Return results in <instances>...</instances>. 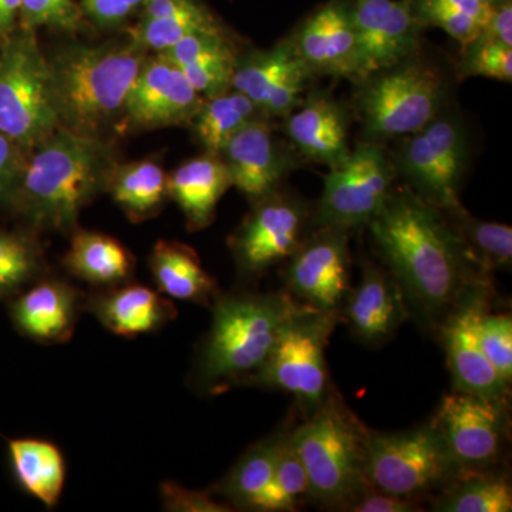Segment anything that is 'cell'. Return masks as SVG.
Segmentation results:
<instances>
[{
	"label": "cell",
	"instance_id": "16",
	"mask_svg": "<svg viewBox=\"0 0 512 512\" xmlns=\"http://www.w3.org/2000/svg\"><path fill=\"white\" fill-rule=\"evenodd\" d=\"M352 19L357 83L419 52L423 26L414 15L412 0H353Z\"/></svg>",
	"mask_w": 512,
	"mask_h": 512
},
{
	"label": "cell",
	"instance_id": "17",
	"mask_svg": "<svg viewBox=\"0 0 512 512\" xmlns=\"http://www.w3.org/2000/svg\"><path fill=\"white\" fill-rule=\"evenodd\" d=\"M204 103L184 73L164 56L147 57L124 104L121 127L154 130L191 124Z\"/></svg>",
	"mask_w": 512,
	"mask_h": 512
},
{
	"label": "cell",
	"instance_id": "27",
	"mask_svg": "<svg viewBox=\"0 0 512 512\" xmlns=\"http://www.w3.org/2000/svg\"><path fill=\"white\" fill-rule=\"evenodd\" d=\"M64 265L76 278L104 288L126 284L134 272L130 251L117 239L94 231L73 232Z\"/></svg>",
	"mask_w": 512,
	"mask_h": 512
},
{
	"label": "cell",
	"instance_id": "40",
	"mask_svg": "<svg viewBox=\"0 0 512 512\" xmlns=\"http://www.w3.org/2000/svg\"><path fill=\"white\" fill-rule=\"evenodd\" d=\"M478 343L491 366L511 386L512 382V318L511 313H483L477 326Z\"/></svg>",
	"mask_w": 512,
	"mask_h": 512
},
{
	"label": "cell",
	"instance_id": "12",
	"mask_svg": "<svg viewBox=\"0 0 512 512\" xmlns=\"http://www.w3.org/2000/svg\"><path fill=\"white\" fill-rule=\"evenodd\" d=\"M312 212L291 194L276 191L254 208L229 239L238 274L258 279L272 266L288 261L311 234Z\"/></svg>",
	"mask_w": 512,
	"mask_h": 512
},
{
	"label": "cell",
	"instance_id": "35",
	"mask_svg": "<svg viewBox=\"0 0 512 512\" xmlns=\"http://www.w3.org/2000/svg\"><path fill=\"white\" fill-rule=\"evenodd\" d=\"M412 6L421 26L444 30L464 47L477 39L495 9L478 0H412Z\"/></svg>",
	"mask_w": 512,
	"mask_h": 512
},
{
	"label": "cell",
	"instance_id": "47",
	"mask_svg": "<svg viewBox=\"0 0 512 512\" xmlns=\"http://www.w3.org/2000/svg\"><path fill=\"white\" fill-rule=\"evenodd\" d=\"M200 0H143L141 18L164 19L204 8Z\"/></svg>",
	"mask_w": 512,
	"mask_h": 512
},
{
	"label": "cell",
	"instance_id": "5",
	"mask_svg": "<svg viewBox=\"0 0 512 512\" xmlns=\"http://www.w3.org/2000/svg\"><path fill=\"white\" fill-rule=\"evenodd\" d=\"M369 427L333 389L325 402L291 426L289 439L309 480V500L322 510L346 511L369 487L365 476Z\"/></svg>",
	"mask_w": 512,
	"mask_h": 512
},
{
	"label": "cell",
	"instance_id": "26",
	"mask_svg": "<svg viewBox=\"0 0 512 512\" xmlns=\"http://www.w3.org/2000/svg\"><path fill=\"white\" fill-rule=\"evenodd\" d=\"M150 269L158 292L177 301L211 308L220 295L214 276L205 271L200 256L177 241H158L150 255Z\"/></svg>",
	"mask_w": 512,
	"mask_h": 512
},
{
	"label": "cell",
	"instance_id": "41",
	"mask_svg": "<svg viewBox=\"0 0 512 512\" xmlns=\"http://www.w3.org/2000/svg\"><path fill=\"white\" fill-rule=\"evenodd\" d=\"M458 72L466 77H487L511 83L512 47L476 39L466 46Z\"/></svg>",
	"mask_w": 512,
	"mask_h": 512
},
{
	"label": "cell",
	"instance_id": "42",
	"mask_svg": "<svg viewBox=\"0 0 512 512\" xmlns=\"http://www.w3.org/2000/svg\"><path fill=\"white\" fill-rule=\"evenodd\" d=\"M164 510L171 512H231L228 504L220 503L212 491L185 488L178 483L161 484Z\"/></svg>",
	"mask_w": 512,
	"mask_h": 512
},
{
	"label": "cell",
	"instance_id": "10",
	"mask_svg": "<svg viewBox=\"0 0 512 512\" xmlns=\"http://www.w3.org/2000/svg\"><path fill=\"white\" fill-rule=\"evenodd\" d=\"M468 137L463 121L439 114L417 133L403 138L392 161L407 187L439 210L460 207L468 165Z\"/></svg>",
	"mask_w": 512,
	"mask_h": 512
},
{
	"label": "cell",
	"instance_id": "22",
	"mask_svg": "<svg viewBox=\"0 0 512 512\" xmlns=\"http://www.w3.org/2000/svg\"><path fill=\"white\" fill-rule=\"evenodd\" d=\"M285 133L302 156L329 168L350 153L348 113L325 93L303 99L285 117Z\"/></svg>",
	"mask_w": 512,
	"mask_h": 512
},
{
	"label": "cell",
	"instance_id": "20",
	"mask_svg": "<svg viewBox=\"0 0 512 512\" xmlns=\"http://www.w3.org/2000/svg\"><path fill=\"white\" fill-rule=\"evenodd\" d=\"M409 315L402 286L389 269L373 262L363 265L359 285L350 289L340 309V320L369 348H379L394 338Z\"/></svg>",
	"mask_w": 512,
	"mask_h": 512
},
{
	"label": "cell",
	"instance_id": "46",
	"mask_svg": "<svg viewBox=\"0 0 512 512\" xmlns=\"http://www.w3.org/2000/svg\"><path fill=\"white\" fill-rule=\"evenodd\" d=\"M477 39L500 43L512 47V3L511 0L495 6L493 15L481 30Z\"/></svg>",
	"mask_w": 512,
	"mask_h": 512
},
{
	"label": "cell",
	"instance_id": "34",
	"mask_svg": "<svg viewBox=\"0 0 512 512\" xmlns=\"http://www.w3.org/2000/svg\"><path fill=\"white\" fill-rule=\"evenodd\" d=\"M443 211V210H441ZM477 265L487 274L510 269L512 228L500 222L478 220L463 207L444 211Z\"/></svg>",
	"mask_w": 512,
	"mask_h": 512
},
{
	"label": "cell",
	"instance_id": "45",
	"mask_svg": "<svg viewBox=\"0 0 512 512\" xmlns=\"http://www.w3.org/2000/svg\"><path fill=\"white\" fill-rule=\"evenodd\" d=\"M423 510V503L419 500L384 493L370 485L346 508V512H420Z\"/></svg>",
	"mask_w": 512,
	"mask_h": 512
},
{
	"label": "cell",
	"instance_id": "11",
	"mask_svg": "<svg viewBox=\"0 0 512 512\" xmlns=\"http://www.w3.org/2000/svg\"><path fill=\"white\" fill-rule=\"evenodd\" d=\"M396 168L382 146L369 141L329 168L312 227L345 231L367 227L393 191Z\"/></svg>",
	"mask_w": 512,
	"mask_h": 512
},
{
	"label": "cell",
	"instance_id": "9",
	"mask_svg": "<svg viewBox=\"0 0 512 512\" xmlns=\"http://www.w3.org/2000/svg\"><path fill=\"white\" fill-rule=\"evenodd\" d=\"M356 109L372 138L417 133L443 110L447 89L436 67L416 56L359 82Z\"/></svg>",
	"mask_w": 512,
	"mask_h": 512
},
{
	"label": "cell",
	"instance_id": "32",
	"mask_svg": "<svg viewBox=\"0 0 512 512\" xmlns=\"http://www.w3.org/2000/svg\"><path fill=\"white\" fill-rule=\"evenodd\" d=\"M259 117L264 116L245 94L229 90L204 99L191 124L205 153L221 154L241 128Z\"/></svg>",
	"mask_w": 512,
	"mask_h": 512
},
{
	"label": "cell",
	"instance_id": "2",
	"mask_svg": "<svg viewBox=\"0 0 512 512\" xmlns=\"http://www.w3.org/2000/svg\"><path fill=\"white\" fill-rule=\"evenodd\" d=\"M116 167L103 137L59 128L29 154L9 205L33 227L72 232L80 212L107 191Z\"/></svg>",
	"mask_w": 512,
	"mask_h": 512
},
{
	"label": "cell",
	"instance_id": "39",
	"mask_svg": "<svg viewBox=\"0 0 512 512\" xmlns=\"http://www.w3.org/2000/svg\"><path fill=\"white\" fill-rule=\"evenodd\" d=\"M19 28L76 33L83 29L84 16L76 0H22Z\"/></svg>",
	"mask_w": 512,
	"mask_h": 512
},
{
	"label": "cell",
	"instance_id": "14",
	"mask_svg": "<svg viewBox=\"0 0 512 512\" xmlns=\"http://www.w3.org/2000/svg\"><path fill=\"white\" fill-rule=\"evenodd\" d=\"M493 281L468 286L440 323L437 333L447 353L453 390L510 399L511 386L491 366L478 343V320L493 308Z\"/></svg>",
	"mask_w": 512,
	"mask_h": 512
},
{
	"label": "cell",
	"instance_id": "44",
	"mask_svg": "<svg viewBox=\"0 0 512 512\" xmlns=\"http://www.w3.org/2000/svg\"><path fill=\"white\" fill-rule=\"evenodd\" d=\"M29 154L0 131V202L10 204Z\"/></svg>",
	"mask_w": 512,
	"mask_h": 512
},
{
	"label": "cell",
	"instance_id": "23",
	"mask_svg": "<svg viewBox=\"0 0 512 512\" xmlns=\"http://www.w3.org/2000/svg\"><path fill=\"white\" fill-rule=\"evenodd\" d=\"M80 293L60 279H43L10 305L13 325L26 338L45 345L67 342L76 328Z\"/></svg>",
	"mask_w": 512,
	"mask_h": 512
},
{
	"label": "cell",
	"instance_id": "21",
	"mask_svg": "<svg viewBox=\"0 0 512 512\" xmlns=\"http://www.w3.org/2000/svg\"><path fill=\"white\" fill-rule=\"evenodd\" d=\"M313 73L356 80L357 46L352 2L330 0L312 13L291 37Z\"/></svg>",
	"mask_w": 512,
	"mask_h": 512
},
{
	"label": "cell",
	"instance_id": "3",
	"mask_svg": "<svg viewBox=\"0 0 512 512\" xmlns=\"http://www.w3.org/2000/svg\"><path fill=\"white\" fill-rule=\"evenodd\" d=\"M301 306L286 291L220 292L212 302L211 328L195 360L197 389L217 396L247 386Z\"/></svg>",
	"mask_w": 512,
	"mask_h": 512
},
{
	"label": "cell",
	"instance_id": "33",
	"mask_svg": "<svg viewBox=\"0 0 512 512\" xmlns=\"http://www.w3.org/2000/svg\"><path fill=\"white\" fill-rule=\"evenodd\" d=\"M158 55L188 76L211 77L234 74L237 50L224 28L198 30Z\"/></svg>",
	"mask_w": 512,
	"mask_h": 512
},
{
	"label": "cell",
	"instance_id": "43",
	"mask_svg": "<svg viewBox=\"0 0 512 512\" xmlns=\"http://www.w3.org/2000/svg\"><path fill=\"white\" fill-rule=\"evenodd\" d=\"M84 19L96 28L111 30L120 28L128 18L141 9L143 0H80Z\"/></svg>",
	"mask_w": 512,
	"mask_h": 512
},
{
	"label": "cell",
	"instance_id": "37",
	"mask_svg": "<svg viewBox=\"0 0 512 512\" xmlns=\"http://www.w3.org/2000/svg\"><path fill=\"white\" fill-rule=\"evenodd\" d=\"M45 271L43 252L29 235L0 231V298L15 295Z\"/></svg>",
	"mask_w": 512,
	"mask_h": 512
},
{
	"label": "cell",
	"instance_id": "38",
	"mask_svg": "<svg viewBox=\"0 0 512 512\" xmlns=\"http://www.w3.org/2000/svg\"><path fill=\"white\" fill-rule=\"evenodd\" d=\"M221 23L204 8L181 13L164 19L140 18L136 26L127 30L131 42L146 52L163 53L177 45L180 40L198 30L220 28Z\"/></svg>",
	"mask_w": 512,
	"mask_h": 512
},
{
	"label": "cell",
	"instance_id": "30",
	"mask_svg": "<svg viewBox=\"0 0 512 512\" xmlns=\"http://www.w3.org/2000/svg\"><path fill=\"white\" fill-rule=\"evenodd\" d=\"M111 198L131 221L153 218L170 198L168 174L153 160L117 165L107 185Z\"/></svg>",
	"mask_w": 512,
	"mask_h": 512
},
{
	"label": "cell",
	"instance_id": "36",
	"mask_svg": "<svg viewBox=\"0 0 512 512\" xmlns=\"http://www.w3.org/2000/svg\"><path fill=\"white\" fill-rule=\"evenodd\" d=\"M291 426L286 431L281 447H279L271 481L252 507V511H298L299 507L309 500L308 474H306L301 458L296 454L291 439H289Z\"/></svg>",
	"mask_w": 512,
	"mask_h": 512
},
{
	"label": "cell",
	"instance_id": "18",
	"mask_svg": "<svg viewBox=\"0 0 512 512\" xmlns=\"http://www.w3.org/2000/svg\"><path fill=\"white\" fill-rule=\"evenodd\" d=\"M312 74L288 39L271 49L238 56L232 90L245 94L265 119H285L302 103Z\"/></svg>",
	"mask_w": 512,
	"mask_h": 512
},
{
	"label": "cell",
	"instance_id": "1",
	"mask_svg": "<svg viewBox=\"0 0 512 512\" xmlns=\"http://www.w3.org/2000/svg\"><path fill=\"white\" fill-rule=\"evenodd\" d=\"M367 227L386 268L402 286L410 313L426 329L437 332L468 286L493 281L444 211L409 187L393 188Z\"/></svg>",
	"mask_w": 512,
	"mask_h": 512
},
{
	"label": "cell",
	"instance_id": "15",
	"mask_svg": "<svg viewBox=\"0 0 512 512\" xmlns=\"http://www.w3.org/2000/svg\"><path fill=\"white\" fill-rule=\"evenodd\" d=\"M286 292L316 311L339 312L350 289L349 231L315 228L288 259Z\"/></svg>",
	"mask_w": 512,
	"mask_h": 512
},
{
	"label": "cell",
	"instance_id": "4",
	"mask_svg": "<svg viewBox=\"0 0 512 512\" xmlns=\"http://www.w3.org/2000/svg\"><path fill=\"white\" fill-rule=\"evenodd\" d=\"M147 57L131 40L97 46L69 43L47 55L60 128L103 137L123 116Z\"/></svg>",
	"mask_w": 512,
	"mask_h": 512
},
{
	"label": "cell",
	"instance_id": "8",
	"mask_svg": "<svg viewBox=\"0 0 512 512\" xmlns=\"http://www.w3.org/2000/svg\"><path fill=\"white\" fill-rule=\"evenodd\" d=\"M339 322V312L302 305L286 322L268 359L247 386L291 394L303 416L313 412L335 389L330 382L326 348Z\"/></svg>",
	"mask_w": 512,
	"mask_h": 512
},
{
	"label": "cell",
	"instance_id": "29",
	"mask_svg": "<svg viewBox=\"0 0 512 512\" xmlns=\"http://www.w3.org/2000/svg\"><path fill=\"white\" fill-rule=\"evenodd\" d=\"M288 429L289 426L276 430L252 444L227 476L212 488L215 497H221L234 511H252L271 481L279 447Z\"/></svg>",
	"mask_w": 512,
	"mask_h": 512
},
{
	"label": "cell",
	"instance_id": "49",
	"mask_svg": "<svg viewBox=\"0 0 512 512\" xmlns=\"http://www.w3.org/2000/svg\"><path fill=\"white\" fill-rule=\"evenodd\" d=\"M478 2L485 3V5L498 6L501 3L507 2V0H478Z\"/></svg>",
	"mask_w": 512,
	"mask_h": 512
},
{
	"label": "cell",
	"instance_id": "48",
	"mask_svg": "<svg viewBox=\"0 0 512 512\" xmlns=\"http://www.w3.org/2000/svg\"><path fill=\"white\" fill-rule=\"evenodd\" d=\"M22 0H0V43L18 28Z\"/></svg>",
	"mask_w": 512,
	"mask_h": 512
},
{
	"label": "cell",
	"instance_id": "24",
	"mask_svg": "<svg viewBox=\"0 0 512 512\" xmlns=\"http://www.w3.org/2000/svg\"><path fill=\"white\" fill-rule=\"evenodd\" d=\"M87 311L121 338L157 332L177 316V309L163 293L128 282L93 295L87 301Z\"/></svg>",
	"mask_w": 512,
	"mask_h": 512
},
{
	"label": "cell",
	"instance_id": "13",
	"mask_svg": "<svg viewBox=\"0 0 512 512\" xmlns=\"http://www.w3.org/2000/svg\"><path fill=\"white\" fill-rule=\"evenodd\" d=\"M431 421L464 474L500 467L510 439V399L453 390Z\"/></svg>",
	"mask_w": 512,
	"mask_h": 512
},
{
	"label": "cell",
	"instance_id": "28",
	"mask_svg": "<svg viewBox=\"0 0 512 512\" xmlns=\"http://www.w3.org/2000/svg\"><path fill=\"white\" fill-rule=\"evenodd\" d=\"M9 456L20 487L46 507H56L66 481L60 448L47 440L15 439L9 441Z\"/></svg>",
	"mask_w": 512,
	"mask_h": 512
},
{
	"label": "cell",
	"instance_id": "31",
	"mask_svg": "<svg viewBox=\"0 0 512 512\" xmlns=\"http://www.w3.org/2000/svg\"><path fill=\"white\" fill-rule=\"evenodd\" d=\"M439 512H511L512 485L504 468L463 474L431 498Z\"/></svg>",
	"mask_w": 512,
	"mask_h": 512
},
{
	"label": "cell",
	"instance_id": "7",
	"mask_svg": "<svg viewBox=\"0 0 512 512\" xmlns=\"http://www.w3.org/2000/svg\"><path fill=\"white\" fill-rule=\"evenodd\" d=\"M463 474L433 421L396 433L369 431L365 476L376 490L423 503Z\"/></svg>",
	"mask_w": 512,
	"mask_h": 512
},
{
	"label": "cell",
	"instance_id": "25",
	"mask_svg": "<svg viewBox=\"0 0 512 512\" xmlns=\"http://www.w3.org/2000/svg\"><path fill=\"white\" fill-rule=\"evenodd\" d=\"M232 187L227 165L220 154L204 153L181 164L168 175V192L183 212L187 227H210L218 202Z\"/></svg>",
	"mask_w": 512,
	"mask_h": 512
},
{
	"label": "cell",
	"instance_id": "19",
	"mask_svg": "<svg viewBox=\"0 0 512 512\" xmlns=\"http://www.w3.org/2000/svg\"><path fill=\"white\" fill-rule=\"evenodd\" d=\"M220 156L227 165L232 187L252 204L279 191V185L295 164L265 117L241 128Z\"/></svg>",
	"mask_w": 512,
	"mask_h": 512
},
{
	"label": "cell",
	"instance_id": "6",
	"mask_svg": "<svg viewBox=\"0 0 512 512\" xmlns=\"http://www.w3.org/2000/svg\"><path fill=\"white\" fill-rule=\"evenodd\" d=\"M59 128L47 55L18 26L0 43V131L30 154Z\"/></svg>",
	"mask_w": 512,
	"mask_h": 512
}]
</instances>
